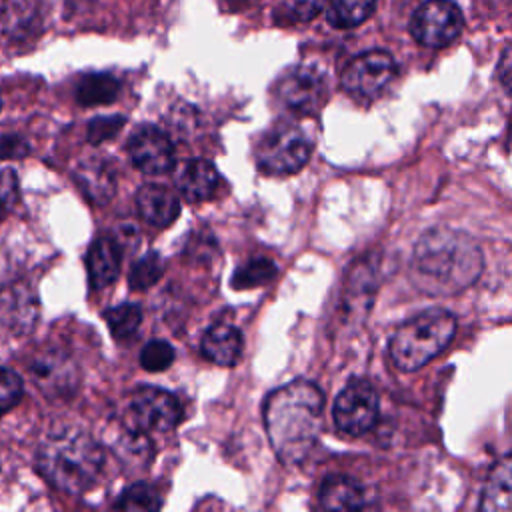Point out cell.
Wrapping results in <instances>:
<instances>
[{
	"instance_id": "6da1fadb",
	"label": "cell",
	"mask_w": 512,
	"mask_h": 512,
	"mask_svg": "<svg viewBox=\"0 0 512 512\" xmlns=\"http://www.w3.org/2000/svg\"><path fill=\"white\" fill-rule=\"evenodd\" d=\"M484 260L472 236L448 226L426 230L414 244L410 280L428 296H452L472 286Z\"/></svg>"
},
{
	"instance_id": "7a4b0ae2",
	"label": "cell",
	"mask_w": 512,
	"mask_h": 512,
	"mask_svg": "<svg viewBox=\"0 0 512 512\" xmlns=\"http://www.w3.org/2000/svg\"><path fill=\"white\" fill-rule=\"evenodd\" d=\"M324 394L308 380L276 388L264 404L268 440L286 466L300 464L312 452L322 428Z\"/></svg>"
},
{
	"instance_id": "3957f363",
	"label": "cell",
	"mask_w": 512,
	"mask_h": 512,
	"mask_svg": "<svg viewBox=\"0 0 512 512\" xmlns=\"http://www.w3.org/2000/svg\"><path fill=\"white\" fill-rule=\"evenodd\" d=\"M36 466L50 486L76 496L98 482L104 468V452L88 432L64 428L50 432L40 442Z\"/></svg>"
},
{
	"instance_id": "277c9868",
	"label": "cell",
	"mask_w": 512,
	"mask_h": 512,
	"mask_svg": "<svg viewBox=\"0 0 512 512\" xmlns=\"http://www.w3.org/2000/svg\"><path fill=\"white\" fill-rule=\"evenodd\" d=\"M456 318L448 310L432 308L406 320L390 340V358L396 368L414 372L438 356L454 338Z\"/></svg>"
},
{
	"instance_id": "5b68a950",
	"label": "cell",
	"mask_w": 512,
	"mask_h": 512,
	"mask_svg": "<svg viewBox=\"0 0 512 512\" xmlns=\"http://www.w3.org/2000/svg\"><path fill=\"white\" fill-rule=\"evenodd\" d=\"M312 144L304 130L290 120L274 122L256 142V164L262 172L286 176L298 172L310 158Z\"/></svg>"
},
{
	"instance_id": "8992f818",
	"label": "cell",
	"mask_w": 512,
	"mask_h": 512,
	"mask_svg": "<svg viewBox=\"0 0 512 512\" xmlns=\"http://www.w3.org/2000/svg\"><path fill=\"white\" fill-rule=\"evenodd\" d=\"M182 418V406L178 398L162 388L140 386L130 394L128 400V422L130 428L144 434L168 432L178 426Z\"/></svg>"
},
{
	"instance_id": "52a82bcc",
	"label": "cell",
	"mask_w": 512,
	"mask_h": 512,
	"mask_svg": "<svg viewBox=\"0 0 512 512\" xmlns=\"http://www.w3.org/2000/svg\"><path fill=\"white\" fill-rule=\"evenodd\" d=\"M464 28V16L452 0H426L410 18V34L428 48H444L454 42Z\"/></svg>"
},
{
	"instance_id": "ba28073f",
	"label": "cell",
	"mask_w": 512,
	"mask_h": 512,
	"mask_svg": "<svg viewBox=\"0 0 512 512\" xmlns=\"http://www.w3.org/2000/svg\"><path fill=\"white\" fill-rule=\"evenodd\" d=\"M28 374L34 386L50 400L72 398L80 386L78 364L60 348L38 352L28 364Z\"/></svg>"
},
{
	"instance_id": "9c48e42d",
	"label": "cell",
	"mask_w": 512,
	"mask_h": 512,
	"mask_svg": "<svg viewBox=\"0 0 512 512\" xmlns=\"http://www.w3.org/2000/svg\"><path fill=\"white\" fill-rule=\"evenodd\" d=\"M396 62L386 50H370L350 60L342 72V88L358 98H374L394 80Z\"/></svg>"
},
{
	"instance_id": "30bf717a",
	"label": "cell",
	"mask_w": 512,
	"mask_h": 512,
	"mask_svg": "<svg viewBox=\"0 0 512 512\" xmlns=\"http://www.w3.org/2000/svg\"><path fill=\"white\" fill-rule=\"evenodd\" d=\"M336 426L352 436L368 432L378 420V392L368 380H352L334 402Z\"/></svg>"
},
{
	"instance_id": "8fae6325",
	"label": "cell",
	"mask_w": 512,
	"mask_h": 512,
	"mask_svg": "<svg viewBox=\"0 0 512 512\" xmlns=\"http://www.w3.org/2000/svg\"><path fill=\"white\" fill-rule=\"evenodd\" d=\"M324 74L312 66L290 68L276 84V98L298 114H316L326 102Z\"/></svg>"
},
{
	"instance_id": "7c38bea8",
	"label": "cell",
	"mask_w": 512,
	"mask_h": 512,
	"mask_svg": "<svg viewBox=\"0 0 512 512\" xmlns=\"http://www.w3.org/2000/svg\"><path fill=\"white\" fill-rule=\"evenodd\" d=\"M128 154L132 164L144 174H164L172 170L174 158V144L170 136L152 124L138 126L130 140H128Z\"/></svg>"
},
{
	"instance_id": "4fadbf2b",
	"label": "cell",
	"mask_w": 512,
	"mask_h": 512,
	"mask_svg": "<svg viewBox=\"0 0 512 512\" xmlns=\"http://www.w3.org/2000/svg\"><path fill=\"white\" fill-rule=\"evenodd\" d=\"M36 292L20 280L0 284V326L14 336H24L34 330L38 320Z\"/></svg>"
},
{
	"instance_id": "5bb4252c",
	"label": "cell",
	"mask_w": 512,
	"mask_h": 512,
	"mask_svg": "<svg viewBox=\"0 0 512 512\" xmlns=\"http://www.w3.org/2000/svg\"><path fill=\"white\" fill-rule=\"evenodd\" d=\"M74 182L84 192V196L98 206H104L112 200L116 192V174L108 160L104 158H86L74 168Z\"/></svg>"
},
{
	"instance_id": "9a60e30c",
	"label": "cell",
	"mask_w": 512,
	"mask_h": 512,
	"mask_svg": "<svg viewBox=\"0 0 512 512\" xmlns=\"http://www.w3.org/2000/svg\"><path fill=\"white\" fill-rule=\"evenodd\" d=\"M120 244L114 238H96L86 252L88 280L94 290L108 288L120 274Z\"/></svg>"
},
{
	"instance_id": "2e32d148",
	"label": "cell",
	"mask_w": 512,
	"mask_h": 512,
	"mask_svg": "<svg viewBox=\"0 0 512 512\" xmlns=\"http://www.w3.org/2000/svg\"><path fill=\"white\" fill-rule=\"evenodd\" d=\"M218 186V170L210 160L194 158L180 166L176 188L186 202H202L212 196Z\"/></svg>"
},
{
	"instance_id": "e0dca14e",
	"label": "cell",
	"mask_w": 512,
	"mask_h": 512,
	"mask_svg": "<svg viewBox=\"0 0 512 512\" xmlns=\"http://www.w3.org/2000/svg\"><path fill=\"white\" fill-rule=\"evenodd\" d=\"M136 208L148 224L160 228L170 226L180 214V202L176 194L158 184H144L138 188Z\"/></svg>"
},
{
	"instance_id": "ac0fdd59",
	"label": "cell",
	"mask_w": 512,
	"mask_h": 512,
	"mask_svg": "<svg viewBox=\"0 0 512 512\" xmlns=\"http://www.w3.org/2000/svg\"><path fill=\"white\" fill-rule=\"evenodd\" d=\"M318 504L324 510H360L366 508V492L350 476H328L318 490Z\"/></svg>"
},
{
	"instance_id": "d6986e66",
	"label": "cell",
	"mask_w": 512,
	"mask_h": 512,
	"mask_svg": "<svg viewBox=\"0 0 512 512\" xmlns=\"http://www.w3.org/2000/svg\"><path fill=\"white\" fill-rule=\"evenodd\" d=\"M202 352L218 366H234L242 356V334L230 324H214L202 338Z\"/></svg>"
},
{
	"instance_id": "ffe728a7",
	"label": "cell",
	"mask_w": 512,
	"mask_h": 512,
	"mask_svg": "<svg viewBox=\"0 0 512 512\" xmlns=\"http://www.w3.org/2000/svg\"><path fill=\"white\" fill-rule=\"evenodd\" d=\"M120 80L108 72L84 74L76 84V102L80 106H104L118 98Z\"/></svg>"
},
{
	"instance_id": "44dd1931",
	"label": "cell",
	"mask_w": 512,
	"mask_h": 512,
	"mask_svg": "<svg viewBox=\"0 0 512 512\" xmlns=\"http://www.w3.org/2000/svg\"><path fill=\"white\" fill-rule=\"evenodd\" d=\"M512 474H510V458L504 456L502 460H498L490 474L488 480L484 484V492H482V502L480 508L482 510H510L512 508Z\"/></svg>"
},
{
	"instance_id": "7402d4cb",
	"label": "cell",
	"mask_w": 512,
	"mask_h": 512,
	"mask_svg": "<svg viewBox=\"0 0 512 512\" xmlns=\"http://www.w3.org/2000/svg\"><path fill=\"white\" fill-rule=\"evenodd\" d=\"M38 18L36 0H0V26L10 36H26Z\"/></svg>"
},
{
	"instance_id": "603a6c76",
	"label": "cell",
	"mask_w": 512,
	"mask_h": 512,
	"mask_svg": "<svg viewBox=\"0 0 512 512\" xmlns=\"http://www.w3.org/2000/svg\"><path fill=\"white\" fill-rule=\"evenodd\" d=\"M376 8V0H330L326 18L334 28H354L368 20Z\"/></svg>"
},
{
	"instance_id": "cb8c5ba5",
	"label": "cell",
	"mask_w": 512,
	"mask_h": 512,
	"mask_svg": "<svg viewBox=\"0 0 512 512\" xmlns=\"http://www.w3.org/2000/svg\"><path fill=\"white\" fill-rule=\"evenodd\" d=\"M276 276V264L268 258H252L238 266L232 274V288L234 290H248V288H258L268 284Z\"/></svg>"
},
{
	"instance_id": "d4e9b609",
	"label": "cell",
	"mask_w": 512,
	"mask_h": 512,
	"mask_svg": "<svg viewBox=\"0 0 512 512\" xmlns=\"http://www.w3.org/2000/svg\"><path fill=\"white\" fill-rule=\"evenodd\" d=\"M104 320L116 340H126L138 330L142 322V308L132 302H122L114 308H108L104 312Z\"/></svg>"
},
{
	"instance_id": "484cf974",
	"label": "cell",
	"mask_w": 512,
	"mask_h": 512,
	"mask_svg": "<svg viewBox=\"0 0 512 512\" xmlns=\"http://www.w3.org/2000/svg\"><path fill=\"white\" fill-rule=\"evenodd\" d=\"M164 272V260L158 252H146L142 258H138L128 274V284L132 290H148L154 286Z\"/></svg>"
},
{
	"instance_id": "4316f807",
	"label": "cell",
	"mask_w": 512,
	"mask_h": 512,
	"mask_svg": "<svg viewBox=\"0 0 512 512\" xmlns=\"http://www.w3.org/2000/svg\"><path fill=\"white\" fill-rule=\"evenodd\" d=\"M162 506L160 494L144 482H136L128 486L118 500L114 502V508L118 510H158Z\"/></svg>"
},
{
	"instance_id": "83f0119b",
	"label": "cell",
	"mask_w": 512,
	"mask_h": 512,
	"mask_svg": "<svg viewBox=\"0 0 512 512\" xmlns=\"http://www.w3.org/2000/svg\"><path fill=\"white\" fill-rule=\"evenodd\" d=\"M174 348L166 340H150L140 352V366L148 372H160L172 366Z\"/></svg>"
},
{
	"instance_id": "f1b7e54d",
	"label": "cell",
	"mask_w": 512,
	"mask_h": 512,
	"mask_svg": "<svg viewBox=\"0 0 512 512\" xmlns=\"http://www.w3.org/2000/svg\"><path fill=\"white\" fill-rule=\"evenodd\" d=\"M24 394V382L12 368L0 366V416L10 412Z\"/></svg>"
},
{
	"instance_id": "f546056e",
	"label": "cell",
	"mask_w": 512,
	"mask_h": 512,
	"mask_svg": "<svg viewBox=\"0 0 512 512\" xmlns=\"http://www.w3.org/2000/svg\"><path fill=\"white\" fill-rule=\"evenodd\" d=\"M122 126H124V116H98L88 122V130H86L88 142L100 144L104 140H110L120 132Z\"/></svg>"
},
{
	"instance_id": "4dcf8cb0",
	"label": "cell",
	"mask_w": 512,
	"mask_h": 512,
	"mask_svg": "<svg viewBox=\"0 0 512 512\" xmlns=\"http://www.w3.org/2000/svg\"><path fill=\"white\" fill-rule=\"evenodd\" d=\"M18 200V178L12 168L0 170V220L12 210Z\"/></svg>"
},
{
	"instance_id": "1f68e13d",
	"label": "cell",
	"mask_w": 512,
	"mask_h": 512,
	"mask_svg": "<svg viewBox=\"0 0 512 512\" xmlns=\"http://www.w3.org/2000/svg\"><path fill=\"white\" fill-rule=\"evenodd\" d=\"M330 0H284V10L288 12L290 20L306 22L312 20L322 8H326Z\"/></svg>"
},
{
	"instance_id": "d6a6232c",
	"label": "cell",
	"mask_w": 512,
	"mask_h": 512,
	"mask_svg": "<svg viewBox=\"0 0 512 512\" xmlns=\"http://www.w3.org/2000/svg\"><path fill=\"white\" fill-rule=\"evenodd\" d=\"M30 146L18 134H2L0 136V160H20L28 156Z\"/></svg>"
},
{
	"instance_id": "836d02e7",
	"label": "cell",
	"mask_w": 512,
	"mask_h": 512,
	"mask_svg": "<svg viewBox=\"0 0 512 512\" xmlns=\"http://www.w3.org/2000/svg\"><path fill=\"white\" fill-rule=\"evenodd\" d=\"M500 80H502L504 88L508 90L510 88V54H508V48L504 50L502 60H500Z\"/></svg>"
},
{
	"instance_id": "e575fe53",
	"label": "cell",
	"mask_w": 512,
	"mask_h": 512,
	"mask_svg": "<svg viewBox=\"0 0 512 512\" xmlns=\"http://www.w3.org/2000/svg\"><path fill=\"white\" fill-rule=\"evenodd\" d=\"M234 2H248V0H234Z\"/></svg>"
},
{
	"instance_id": "d590c367",
	"label": "cell",
	"mask_w": 512,
	"mask_h": 512,
	"mask_svg": "<svg viewBox=\"0 0 512 512\" xmlns=\"http://www.w3.org/2000/svg\"><path fill=\"white\" fill-rule=\"evenodd\" d=\"M0 108H2V94H0Z\"/></svg>"
}]
</instances>
